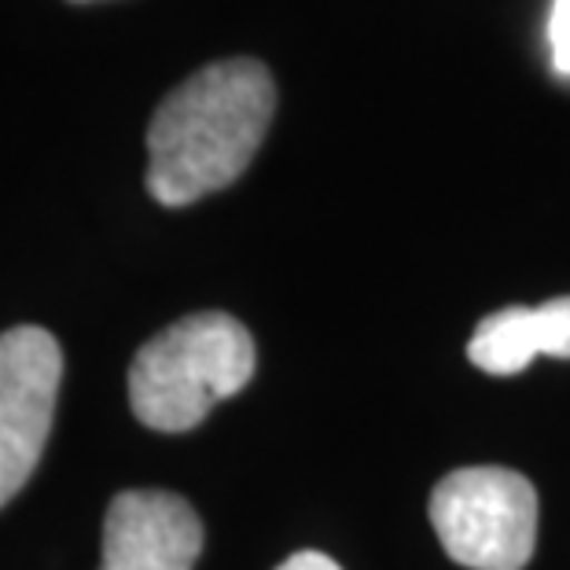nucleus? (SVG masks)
Returning <instances> with one entry per match:
<instances>
[{"label": "nucleus", "mask_w": 570, "mask_h": 570, "mask_svg": "<svg viewBox=\"0 0 570 570\" xmlns=\"http://www.w3.org/2000/svg\"><path fill=\"white\" fill-rule=\"evenodd\" d=\"M276 111L273 75L258 59H222L177 85L148 126V191L188 206L228 188L258 155Z\"/></svg>", "instance_id": "1"}, {"label": "nucleus", "mask_w": 570, "mask_h": 570, "mask_svg": "<svg viewBox=\"0 0 570 570\" xmlns=\"http://www.w3.org/2000/svg\"><path fill=\"white\" fill-rule=\"evenodd\" d=\"M254 338L228 313L206 309L169 324L129 365V405L144 428L180 434L239 394L254 375Z\"/></svg>", "instance_id": "2"}, {"label": "nucleus", "mask_w": 570, "mask_h": 570, "mask_svg": "<svg viewBox=\"0 0 570 570\" xmlns=\"http://www.w3.org/2000/svg\"><path fill=\"white\" fill-rule=\"evenodd\" d=\"M431 527L460 567L523 570L538 544V490L508 468H460L431 493Z\"/></svg>", "instance_id": "3"}, {"label": "nucleus", "mask_w": 570, "mask_h": 570, "mask_svg": "<svg viewBox=\"0 0 570 570\" xmlns=\"http://www.w3.org/2000/svg\"><path fill=\"white\" fill-rule=\"evenodd\" d=\"M63 350L45 327L0 332V508L30 482L52 431Z\"/></svg>", "instance_id": "4"}, {"label": "nucleus", "mask_w": 570, "mask_h": 570, "mask_svg": "<svg viewBox=\"0 0 570 570\" xmlns=\"http://www.w3.org/2000/svg\"><path fill=\"white\" fill-rule=\"evenodd\" d=\"M199 552L203 523L185 497L126 490L107 508L100 570H191Z\"/></svg>", "instance_id": "5"}, {"label": "nucleus", "mask_w": 570, "mask_h": 570, "mask_svg": "<svg viewBox=\"0 0 570 570\" xmlns=\"http://www.w3.org/2000/svg\"><path fill=\"white\" fill-rule=\"evenodd\" d=\"M538 354L570 361V295L497 309L479 321L468 343V361L490 375L523 372Z\"/></svg>", "instance_id": "6"}, {"label": "nucleus", "mask_w": 570, "mask_h": 570, "mask_svg": "<svg viewBox=\"0 0 570 570\" xmlns=\"http://www.w3.org/2000/svg\"><path fill=\"white\" fill-rule=\"evenodd\" d=\"M549 45H552V67L560 78H570V0H556L549 16Z\"/></svg>", "instance_id": "7"}, {"label": "nucleus", "mask_w": 570, "mask_h": 570, "mask_svg": "<svg viewBox=\"0 0 570 570\" xmlns=\"http://www.w3.org/2000/svg\"><path fill=\"white\" fill-rule=\"evenodd\" d=\"M276 570H343V567H338L332 556H324V552H295L287 563H281Z\"/></svg>", "instance_id": "8"}, {"label": "nucleus", "mask_w": 570, "mask_h": 570, "mask_svg": "<svg viewBox=\"0 0 570 570\" xmlns=\"http://www.w3.org/2000/svg\"><path fill=\"white\" fill-rule=\"evenodd\" d=\"M78 4H85V0H78Z\"/></svg>", "instance_id": "9"}]
</instances>
